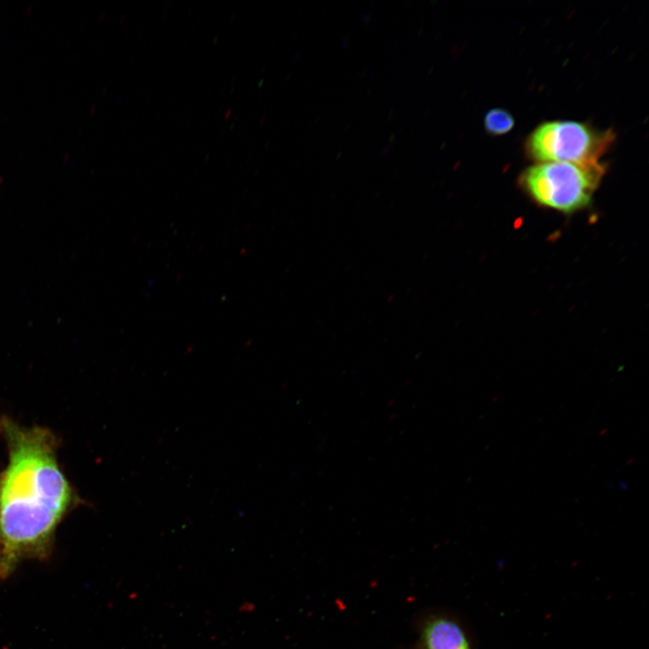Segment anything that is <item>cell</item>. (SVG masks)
I'll use <instances>...</instances> for the list:
<instances>
[{
  "instance_id": "6da1fadb",
  "label": "cell",
  "mask_w": 649,
  "mask_h": 649,
  "mask_svg": "<svg viewBox=\"0 0 649 649\" xmlns=\"http://www.w3.org/2000/svg\"><path fill=\"white\" fill-rule=\"evenodd\" d=\"M8 461L0 472V577L21 561L50 555L58 526L78 504L45 427L0 421Z\"/></svg>"
},
{
  "instance_id": "7a4b0ae2",
  "label": "cell",
  "mask_w": 649,
  "mask_h": 649,
  "mask_svg": "<svg viewBox=\"0 0 649 649\" xmlns=\"http://www.w3.org/2000/svg\"><path fill=\"white\" fill-rule=\"evenodd\" d=\"M606 170L600 161L542 162L525 169L518 185L539 206L571 215L590 206Z\"/></svg>"
},
{
  "instance_id": "3957f363",
  "label": "cell",
  "mask_w": 649,
  "mask_h": 649,
  "mask_svg": "<svg viewBox=\"0 0 649 649\" xmlns=\"http://www.w3.org/2000/svg\"><path fill=\"white\" fill-rule=\"evenodd\" d=\"M616 135L590 123L556 120L539 124L526 139L525 152L535 162L594 163L608 151Z\"/></svg>"
},
{
  "instance_id": "277c9868",
  "label": "cell",
  "mask_w": 649,
  "mask_h": 649,
  "mask_svg": "<svg viewBox=\"0 0 649 649\" xmlns=\"http://www.w3.org/2000/svg\"><path fill=\"white\" fill-rule=\"evenodd\" d=\"M423 641L425 649H471L460 626L444 618H437L426 624Z\"/></svg>"
},
{
  "instance_id": "5b68a950",
  "label": "cell",
  "mask_w": 649,
  "mask_h": 649,
  "mask_svg": "<svg viewBox=\"0 0 649 649\" xmlns=\"http://www.w3.org/2000/svg\"><path fill=\"white\" fill-rule=\"evenodd\" d=\"M515 125L513 115L503 108L489 110L484 117L485 131L492 136L503 135L510 132Z\"/></svg>"
}]
</instances>
